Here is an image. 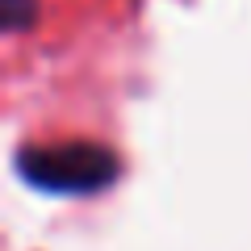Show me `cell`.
Segmentation results:
<instances>
[{
  "instance_id": "obj_1",
  "label": "cell",
  "mask_w": 251,
  "mask_h": 251,
  "mask_svg": "<svg viewBox=\"0 0 251 251\" xmlns=\"http://www.w3.org/2000/svg\"><path fill=\"white\" fill-rule=\"evenodd\" d=\"M25 172L42 188H97L113 172V159L92 147H67V151H42L25 159Z\"/></svg>"
}]
</instances>
